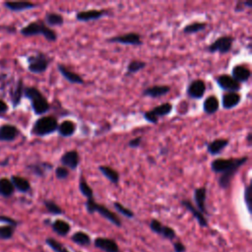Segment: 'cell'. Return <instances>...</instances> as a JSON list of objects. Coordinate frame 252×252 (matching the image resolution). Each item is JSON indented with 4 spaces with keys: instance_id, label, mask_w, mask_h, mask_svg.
I'll use <instances>...</instances> for the list:
<instances>
[{
    "instance_id": "1",
    "label": "cell",
    "mask_w": 252,
    "mask_h": 252,
    "mask_svg": "<svg viewBox=\"0 0 252 252\" xmlns=\"http://www.w3.org/2000/svg\"><path fill=\"white\" fill-rule=\"evenodd\" d=\"M248 160L247 157L239 158H216L211 162V168L214 172L220 174L219 185L222 189H227L236 171Z\"/></svg>"
},
{
    "instance_id": "2",
    "label": "cell",
    "mask_w": 252,
    "mask_h": 252,
    "mask_svg": "<svg viewBox=\"0 0 252 252\" xmlns=\"http://www.w3.org/2000/svg\"><path fill=\"white\" fill-rule=\"evenodd\" d=\"M24 94L31 100L32 110L36 115H41L49 110L50 105L46 97L36 88L28 87L24 89Z\"/></svg>"
},
{
    "instance_id": "3",
    "label": "cell",
    "mask_w": 252,
    "mask_h": 252,
    "mask_svg": "<svg viewBox=\"0 0 252 252\" xmlns=\"http://www.w3.org/2000/svg\"><path fill=\"white\" fill-rule=\"evenodd\" d=\"M21 33L25 36H32L41 34L48 41H55L57 39L56 32L47 27L43 22H32L21 30Z\"/></svg>"
},
{
    "instance_id": "4",
    "label": "cell",
    "mask_w": 252,
    "mask_h": 252,
    "mask_svg": "<svg viewBox=\"0 0 252 252\" xmlns=\"http://www.w3.org/2000/svg\"><path fill=\"white\" fill-rule=\"evenodd\" d=\"M58 128L57 118L54 116H43L38 118L32 129V133L35 136H46L55 132Z\"/></svg>"
},
{
    "instance_id": "5",
    "label": "cell",
    "mask_w": 252,
    "mask_h": 252,
    "mask_svg": "<svg viewBox=\"0 0 252 252\" xmlns=\"http://www.w3.org/2000/svg\"><path fill=\"white\" fill-rule=\"evenodd\" d=\"M86 209L89 214H94V213H98L102 218L110 221L116 226H121V220L119 217L111 212L108 208H106L104 205L98 204L94 201V199H89L86 202Z\"/></svg>"
},
{
    "instance_id": "6",
    "label": "cell",
    "mask_w": 252,
    "mask_h": 252,
    "mask_svg": "<svg viewBox=\"0 0 252 252\" xmlns=\"http://www.w3.org/2000/svg\"><path fill=\"white\" fill-rule=\"evenodd\" d=\"M28 69L32 73H43L50 62V59L44 53H37L28 58Z\"/></svg>"
},
{
    "instance_id": "7",
    "label": "cell",
    "mask_w": 252,
    "mask_h": 252,
    "mask_svg": "<svg viewBox=\"0 0 252 252\" xmlns=\"http://www.w3.org/2000/svg\"><path fill=\"white\" fill-rule=\"evenodd\" d=\"M233 41H234V38L230 35H223V36L218 37L214 42H212L208 46V51L211 53L220 52V54L228 53L232 48Z\"/></svg>"
},
{
    "instance_id": "8",
    "label": "cell",
    "mask_w": 252,
    "mask_h": 252,
    "mask_svg": "<svg viewBox=\"0 0 252 252\" xmlns=\"http://www.w3.org/2000/svg\"><path fill=\"white\" fill-rule=\"evenodd\" d=\"M108 42H114V43H121L124 45H141L142 40L140 34L136 32H128L121 35L112 36L107 39Z\"/></svg>"
},
{
    "instance_id": "9",
    "label": "cell",
    "mask_w": 252,
    "mask_h": 252,
    "mask_svg": "<svg viewBox=\"0 0 252 252\" xmlns=\"http://www.w3.org/2000/svg\"><path fill=\"white\" fill-rule=\"evenodd\" d=\"M217 84L218 86L224 90V91H227V92H235L237 93L240 89H241V86H240V83L236 82L231 76L229 75H220L219 76L217 79Z\"/></svg>"
},
{
    "instance_id": "10",
    "label": "cell",
    "mask_w": 252,
    "mask_h": 252,
    "mask_svg": "<svg viewBox=\"0 0 252 252\" xmlns=\"http://www.w3.org/2000/svg\"><path fill=\"white\" fill-rule=\"evenodd\" d=\"M206 92V84L203 80L196 79L192 81L187 88V95L194 99L202 98Z\"/></svg>"
},
{
    "instance_id": "11",
    "label": "cell",
    "mask_w": 252,
    "mask_h": 252,
    "mask_svg": "<svg viewBox=\"0 0 252 252\" xmlns=\"http://www.w3.org/2000/svg\"><path fill=\"white\" fill-rule=\"evenodd\" d=\"M94 245L103 252H120L118 244L112 238L96 237L94 241Z\"/></svg>"
},
{
    "instance_id": "12",
    "label": "cell",
    "mask_w": 252,
    "mask_h": 252,
    "mask_svg": "<svg viewBox=\"0 0 252 252\" xmlns=\"http://www.w3.org/2000/svg\"><path fill=\"white\" fill-rule=\"evenodd\" d=\"M60 162L66 168L76 169L79 165V162H80L78 152L75 151V150L66 152L65 154L62 155V157L60 158Z\"/></svg>"
},
{
    "instance_id": "13",
    "label": "cell",
    "mask_w": 252,
    "mask_h": 252,
    "mask_svg": "<svg viewBox=\"0 0 252 252\" xmlns=\"http://www.w3.org/2000/svg\"><path fill=\"white\" fill-rule=\"evenodd\" d=\"M181 205L187 211H189L192 214V216L195 218V220H197V222L199 223L200 226H202V227H207L208 226V220H207L206 217L192 204L191 201H189V200H182L181 201Z\"/></svg>"
},
{
    "instance_id": "14",
    "label": "cell",
    "mask_w": 252,
    "mask_h": 252,
    "mask_svg": "<svg viewBox=\"0 0 252 252\" xmlns=\"http://www.w3.org/2000/svg\"><path fill=\"white\" fill-rule=\"evenodd\" d=\"M206 198H207V188L206 187H198L194 190V201L196 204V208L204 215L208 214L206 209Z\"/></svg>"
},
{
    "instance_id": "15",
    "label": "cell",
    "mask_w": 252,
    "mask_h": 252,
    "mask_svg": "<svg viewBox=\"0 0 252 252\" xmlns=\"http://www.w3.org/2000/svg\"><path fill=\"white\" fill-rule=\"evenodd\" d=\"M18 128L11 124H3L0 126V141L10 142L19 136Z\"/></svg>"
},
{
    "instance_id": "16",
    "label": "cell",
    "mask_w": 252,
    "mask_h": 252,
    "mask_svg": "<svg viewBox=\"0 0 252 252\" xmlns=\"http://www.w3.org/2000/svg\"><path fill=\"white\" fill-rule=\"evenodd\" d=\"M170 92V87L166 85H156L149 87L143 91V95L150 97H159L167 94Z\"/></svg>"
},
{
    "instance_id": "17",
    "label": "cell",
    "mask_w": 252,
    "mask_h": 252,
    "mask_svg": "<svg viewBox=\"0 0 252 252\" xmlns=\"http://www.w3.org/2000/svg\"><path fill=\"white\" fill-rule=\"evenodd\" d=\"M103 16V11L101 10H95V9H91V10H86V11H81L76 14V19L80 22H90V21H95L100 19Z\"/></svg>"
},
{
    "instance_id": "18",
    "label": "cell",
    "mask_w": 252,
    "mask_h": 252,
    "mask_svg": "<svg viewBox=\"0 0 252 252\" xmlns=\"http://www.w3.org/2000/svg\"><path fill=\"white\" fill-rule=\"evenodd\" d=\"M241 100V96L238 93L227 92L222 95L221 104L224 109H231L235 107Z\"/></svg>"
},
{
    "instance_id": "19",
    "label": "cell",
    "mask_w": 252,
    "mask_h": 252,
    "mask_svg": "<svg viewBox=\"0 0 252 252\" xmlns=\"http://www.w3.org/2000/svg\"><path fill=\"white\" fill-rule=\"evenodd\" d=\"M58 68V71L60 72V74L70 83L72 84H79V85H82L84 84V79L77 73L67 69L63 64H58L57 66Z\"/></svg>"
},
{
    "instance_id": "20",
    "label": "cell",
    "mask_w": 252,
    "mask_h": 252,
    "mask_svg": "<svg viewBox=\"0 0 252 252\" xmlns=\"http://www.w3.org/2000/svg\"><path fill=\"white\" fill-rule=\"evenodd\" d=\"M228 144L229 141L227 139H216L207 145V150L210 155L217 156L221 153L223 149L228 146Z\"/></svg>"
},
{
    "instance_id": "21",
    "label": "cell",
    "mask_w": 252,
    "mask_h": 252,
    "mask_svg": "<svg viewBox=\"0 0 252 252\" xmlns=\"http://www.w3.org/2000/svg\"><path fill=\"white\" fill-rule=\"evenodd\" d=\"M232 78L240 83V82H247L251 76V72L248 68H246L243 65H236L232 68Z\"/></svg>"
},
{
    "instance_id": "22",
    "label": "cell",
    "mask_w": 252,
    "mask_h": 252,
    "mask_svg": "<svg viewBox=\"0 0 252 252\" xmlns=\"http://www.w3.org/2000/svg\"><path fill=\"white\" fill-rule=\"evenodd\" d=\"M77 125L72 120H64L58 124L57 131L62 137H71L76 132Z\"/></svg>"
},
{
    "instance_id": "23",
    "label": "cell",
    "mask_w": 252,
    "mask_h": 252,
    "mask_svg": "<svg viewBox=\"0 0 252 252\" xmlns=\"http://www.w3.org/2000/svg\"><path fill=\"white\" fill-rule=\"evenodd\" d=\"M4 5L11 11L15 12H20V11H25L29 9H32L35 7V4L32 2H27V1H10V2H5Z\"/></svg>"
},
{
    "instance_id": "24",
    "label": "cell",
    "mask_w": 252,
    "mask_h": 252,
    "mask_svg": "<svg viewBox=\"0 0 252 252\" xmlns=\"http://www.w3.org/2000/svg\"><path fill=\"white\" fill-rule=\"evenodd\" d=\"M98 170L100 171V173L106 177L111 183L113 184H117L119 182V179H120V176H119V173L113 169L112 167L110 166H107V165H99L98 166Z\"/></svg>"
},
{
    "instance_id": "25",
    "label": "cell",
    "mask_w": 252,
    "mask_h": 252,
    "mask_svg": "<svg viewBox=\"0 0 252 252\" xmlns=\"http://www.w3.org/2000/svg\"><path fill=\"white\" fill-rule=\"evenodd\" d=\"M11 182L14 186V188H16L18 191L20 192H23V193H26V192H29L31 190V184L30 182L22 177V176H17V175H13L11 177Z\"/></svg>"
},
{
    "instance_id": "26",
    "label": "cell",
    "mask_w": 252,
    "mask_h": 252,
    "mask_svg": "<svg viewBox=\"0 0 252 252\" xmlns=\"http://www.w3.org/2000/svg\"><path fill=\"white\" fill-rule=\"evenodd\" d=\"M220 107V101L215 95L208 96L203 104V109L207 114H213L218 111Z\"/></svg>"
},
{
    "instance_id": "27",
    "label": "cell",
    "mask_w": 252,
    "mask_h": 252,
    "mask_svg": "<svg viewBox=\"0 0 252 252\" xmlns=\"http://www.w3.org/2000/svg\"><path fill=\"white\" fill-rule=\"evenodd\" d=\"M51 227H52L53 231H55L60 236L67 235L71 229L70 224L66 220H55L51 223Z\"/></svg>"
},
{
    "instance_id": "28",
    "label": "cell",
    "mask_w": 252,
    "mask_h": 252,
    "mask_svg": "<svg viewBox=\"0 0 252 252\" xmlns=\"http://www.w3.org/2000/svg\"><path fill=\"white\" fill-rule=\"evenodd\" d=\"M71 240L80 246H89L92 242L90 235L82 230L74 232L71 236Z\"/></svg>"
},
{
    "instance_id": "29",
    "label": "cell",
    "mask_w": 252,
    "mask_h": 252,
    "mask_svg": "<svg viewBox=\"0 0 252 252\" xmlns=\"http://www.w3.org/2000/svg\"><path fill=\"white\" fill-rule=\"evenodd\" d=\"M172 110V104L169 102H164L162 104H159L156 107H154L153 109H151V113L156 117V118H159L162 116H166L168 115Z\"/></svg>"
},
{
    "instance_id": "30",
    "label": "cell",
    "mask_w": 252,
    "mask_h": 252,
    "mask_svg": "<svg viewBox=\"0 0 252 252\" xmlns=\"http://www.w3.org/2000/svg\"><path fill=\"white\" fill-rule=\"evenodd\" d=\"M23 94H24V84H23V81L20 79L16 87L11 91V100L14 106H17L20 103Z\"/></svg>"
},
{
    "instance_id": "31",
    "label": "cell",
    "mask_w": 252,
    "mask_h": 252,
    "mask_svg": "<svg viewBox=\"0 0 252 252\" xmlns=\"http://www.w3.org/2000/svg\"><path fill=\"white\" fill-rule=\"evenodd\" d=\"M14 186L10 179L0 178V195L4 197H9L14 193Z\"/></svg>"
},
{
    "instance_id": "32",
    "label": "cell",
    "mask_w": 252,
    "mask_h": 252,
    "mask_svg": "<svg viewBox=\"0 0 252 252\" xmlns=\"http://www.w3.org/2000/svg\"><path fill=\"white\" fill-rule=\"evenodd\" d=\"M30 168L33 172V174L37 176H43L47 170L52 169V164L47 162H40L30 165Z\"/></svg>"
},
{
    "instance_id": "33",
    "label": "cell",
    "mask_w": 252,
    "mask_h": 252,
    "mask_svg": "<svg viewBox=\"0 0 252 252\" xmlns=\"http://www.w3.org/2000/svg\"><path fill=\"white\" fill-rule=\"evenodd\" d=\"M45 23L48 26H62L64 18L62 15L57 13H47L45 15Z\"/></svg>"
},
{
    "instance_id": "34",
    "label": "cell",
    "mask_w": 252,
    "mask_h": 252,
    "mask_svg": "<svg viewBox=\"0 0 252 252\" xmlns=\"http://www.w3.org/2000/svg\"><path fill=\"white\" fill-rule=\"evenodd\" d=\"M207 28V24L204 23V22H194L190 25H187L184 27L183 29V32L184 33H196V32H199L203 30H205Z\"/></svg>"
},
{
    "instance_id": "35",
    "label": "cell",
    "mask_w": 252,
    "mask_h": 252,
    "mask_svg": "<svg viewBox=\"0 0 252 252\" xmlns=\"http://www.w3.org/2000/svg\"><path fill=\"white\" fill-rule=\"evenodd\" d=\"M79 189L81 191V193L87 198V200L89 199H93L94 198V192L92 187L88 184V182L85 180V178L83 176L80 177V181H79Z\"/></svg>"
},
{
    "instance_id": "36",
    "label": "cell",
    "mask_w": 252,
    "mask_h": 252,
    "mask_svg": "<svg viewBox=\"0 0 252 252\" xmlns=\"http://www.w3.org/2000/svg\"><path fill=\"white\" fill-rule=\"evenodd\" d=\"M147 63L141 60H132L127 66V74H135L146 67Z\"/></svg>"
},
{
    "instance_id": "37",
    "label": "cell",
    "mask_w": 252,
    "mask_h": 252,
    "mask_svg": "<svg viewBox=\"0 0 252 252\" xmlns=\"http://www.w3.org/2000/svg\"><path fill=\"white\" fill-rule=\"evenodd\" d=\"M45 242H46V244H47L54 252H70L61 242L57 241V240L54 239V238L48 237V238H46Z\"/></svg>"
},
{
    "instance_id": "38",
    "label": "cell",
    "mask_w": 252,
    "mask_h": 252,
    "mask_svg": "<svg viewBox=\"0 0 252 252\" xmlns=\"http://www.w3.org/2000/svg\"><path fill=\"white\" fill-rule=\"evenodd\" d=\"M43 204H44L46 210L52 215H62L64 213V211L55 202H53L51 200H45L43 202Z\"/></svg>"
},
{
    "instance_id": "39",
    "label": "cell",
    "mask_w": 252,
    "mask_h": 252,
    "mask_svg": "<svg viewBox=\"0 0 252 252\" xmlns=\"http://www.w3.org/2000/svg\"><path fill=\"white\" fill-rule=\"evenodd\" d=\"M113 207L115 208V210L119 213V214H121L122 216H124V217H126V218H128V219H133L134 218V213H133V211H131L130 209H128V208H126L125 206H123L121 203H119V202H114L113 203Z\"/></svg>"
},
{
    "instance_id": "40",
    "label": "cell",
    "mask_w": 252,
    "mask_h": 252,
    "mask_svg": "<svg viewBox=\"0 0 252 252\" xmlns=\"http://www.w3.org/2000/svg\"><path fill=\"white\" fill-rule=\"evenodd\" d=\"M14 226L12 225H2L0 226V239L7 240L10 239L14 234Z\"/></svg>"
},
{
    "instance_id": "41",
    "label": "cell",
    "mask_w": 252,
    "mask_h": 252,
    "mask_svg": "<svg viewBox=\"0 0 252 252\" xmlns=\"http://www.w3.org/2000/svg\"><path fill=\"white\" fill-rule=\"evenodd\" d=\"M159 235H161L163 238L169 239V240H173L176 237L175 230L173 228H171L170 226H168V225H163L162 226V229H161Z\"/></svg>"
},
{
    "instance_id": "42",
    "label": "cell",
    "mask_w": 252,
    "mask_h": 252,
    "mask_svg": "<svg viewBox=\"0 0 252 252\" xmlns=\"http://www.w3.org/2000/svg\"><path fill=\"white\" fill-rule=\"evenodd\" d=\"M162 226H163V224L158 220H157V219H153L150 221V228H151V230L154 231L157 234H160Z\"/></svg>"
},
{
    "instance_id": "43",
    "label": "cell",
    "mask_w": 252,
    "mask_h": 252,
    "mask_svg": "<svg viewBox=\"0 0 252 252\" xmlns=\"http://www.w3.org/2000/svg\"><path fill=\"white\" fill-rule=\"evenodd\" d=\"M55 175L58 179L60 180H63V179H66L68 176H69V169L64 167V166H58L56 169H55Z\"/></svg>"
},
{
    "instance_id": "44",
    "label": "cell",
    "mask_w": 252,
    "mask_h": 252,
    "mask_svg": "<svg viewBox=\"0 0 252 252\" xmlns=\"http://www.w3.org/2000/svg\"><path fill=\"white\" fill-rule=\"evenodd\" d=\"M251 185H247L244 190V202L248 212H251Z\"/></svg>"
},
{
    "instance_id": "45",
    "label": "cell",
    "mask_w": 252,
    "mask_h": 252,
    "mask_svg": "<svg viewBox=\"0 0 252 252\" xmlns=\"http://www.w3.org/2000/svg\"><path fill=\"white\" fill-rule=\"evenodd\" d=\"M142 144V137H136L134 139H131L129 142H128V147L130 148H139Z\"/></svg>"
},
{
    "instance_id": "46",
    "label": "cell",
    "mask_w": 252,
    "mask_h": 252,
    "mask_svg": "<svg viewBox=\"0 0 252 252\" xmlns=\"http://www.w3.org/2000/svg\"><path fill=\"white\" fill-rule=\"evenodd\" d=\"M0 221L5 222V223H7L8 225H12V226H14V227L18 224V222H17L15 220H13L12 218L6 217V216H0Z\"/></svg>"
},
{
    "instance_id": "47",
    "label": "cell",
    "mask_w": 252,
    "mask_h": 252,
    "mask_svg": "<svg viewBox=\"0 0 252 252\" xmlns=\"http://www.w3.org/2000/svg\"><path fill=\"white\" fill-rule=\"evenodd\" d=\"M173 250H174V252H185L186 246L181 241H174L173 242Z\"/></svg>"
},
{
    "instance_id": "48",
    "label": "cell",
    "mask_w": 252,
    "mask_h": 252,
    "mask_svg": "<svg viewBox=\"0 0 252 252\" xmlns=\"http://www.w3.org/2000/svg\"><path fill=\"white\" fill-rule=\"evenodd\" d=\"M244 9H245V4H244V2L239 1V2H237L236 6H235L234 11H235V12H242Z\"/></svg>"
},
{
    "instance_id": "49",
    "label": "cell",
    "mask_w": 252,
    "mask_h": 252,
    "mask_svg": "<svg viewBox=\"0 0 252 252\" xmlns=\"http://www.w3.org/2000/svg\"><path fill=\"white\" fill-rule=\"evenodd\" d=\"M7 110H8V105H7V103H6L4 100L0 99V113H4V112H6Z\"/></svg>"
},
{
    "instance_id": "50",
    "label": "cell",
    "mask_w": 252,
    "mask_h": 252,
    "mask_svg": "<svg viewBox=\"0 0 252 252\" xmlns=\"http://www.w3.org/2000/svg\"><path fill=\"white\" fill-rule=\"evenodd\" d=\"M251 136H252V134H251V133H249V134L247 135V141H248V143H249V144L251 143Z\"/></svg>"
},
{
    "instance_id": "51",
    "label": "cell",
    "mask_w": 252,
    "mask_h": 252,
    "mask_svg": "<svg viewBox=\"0 0 252 252\" xmlns=\"http://www.w3.org/2000/svg\"><path fill=\"white\" fill-rule=\"evenodd\" d=\"M76 252H80V251H76Z\"/></svg>"
}]
</instances>
